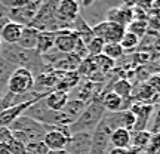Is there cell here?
<instances>
[{
	"label": "cell",
	"mask_w": 160,
	"mask_h": 154,
	"mask_svg": "<svg viewBox=\"0 0 160 154\" xmlns=\"http://www.w3.org/2000/svg\"><path fill=\"white\" fill-rule=\"evenodd\" d=\"M2 46H3V42H2V39H0V51H2Z\"/></svg>",
	"instance_id": "obj_34"
},
{
	"label": "cell",
	"mask_w": 160,
	"mask_h": 154,
	"mask_svg": "<svg viewBox=\"0 0 160 154\" xmlns=\"http://www.w3.org/2000/svg\"><path fill=\"white\" fill-rule=\"evenodd\" d=\"M126 31H129L132 34H135L138 39H141L147 34L148 31V25H147V21H138V19H133L128 27H126Z\"/></svg>",
	"instance_id": "obj_24"
},
{
	"label": "cell",
	"mask_w": 160,
	"mask_h": 154,
	"mask_svg": "<svg viewBox=\"0 0 160 154\" xmlns=\"http://www.w3.org/2000/svg\"><path fill=\"white\" fill-rule=\"evenodd\" d=\"M8 129H9L13 139H17L18 142L25 145V144L33 142V141H43L45 135L49 131H52L53 127L42 125L39 122H36V120L22 114L19 116Z\"/></svg>",
	"instance_id": "obj_1"
},
{
	"label": "cell",
	"mask_w": 160,
	"mask_h": 154,
	"mask_svg": "<svg viewBox=\"0 0 160 154\" xmlns=\"http://www.w3.org/2000/svg\"><path fill=\"white\" fill-rule=\"evenodd\" d=\"M48 151L43 141H33L24 145V154H48Z\"/></svg>",
	"instance_id": "obj_26"
},
{
	"label": "cell",
	"mask_w": 160,
	"mask_h": 154,
	"mask_svg": "<svg viewBox=\"0 0 160 154\" xmlns=\"http://www.w3.org/2000/svg\"><path fill=\"white\" fill-rule=\"evenodd\" d=\"M70 137L71 135H70L67 127H53L52 131H49L45 135L43 142L49 151H59V150L67 148Z\"/></svg>",
	"instance_id": "obj_8"
},
{
	"label": "cell",
	"mask_w": 160,
	"mask_h": 154,
	"mask_svg": "<svg viewBox=\"0 0 160 154\" xmlns=\"http://www.w3.org/2000/svg\"><path fill=\"white\" fill-rule=\"evenodd\" d=\"M48 154H70L67 150H59V151H48Z\"/></svg>",
	"instance_id": "obj_32"
},
{
	"label": "cell",
	"mask_w": 160,
	"mask_h": 154,
	"mask_svg": "<svg viewBox=\"0 0 160 154\" xmlns=\"http://www.w3.org/2000/svg\"><path fill=\"white\" fill-rule=\"evenodd\" d=\"M95 99L99 101V104L102 105L107 113H119V111H123V110H129L132 102H133V98L122 99L117 93H114L113 91H108V89L102 91L101 97L95 98Z\"/></svg>",
	"instance_id": "obj_6"
},
{
	"label": "cell",
	"mask_w": 160,
	"mask_h": 154,
	"mask_svg": "<svg viewBox=\"0 0 160 154\" xmlns=\"http://www.w3.org/2000/svg\"><path fill=\"white\" fill-rule=\"evenodd\" d=\"M111 91L114 92V93H117L122 99H129V98H132V91H133V87H132L129 80L120 79L113 85V89H111Z\"/></svg>",
	"instance_id": "obj_21"
},
{
	"label": "cell",
	"mask_w": 160,
	"mask_h": 154,
	"mask_svg": "<svg viewBox=\"0 0 160 154\" xmlns=\"http://www.w3.org/2000/svg\"><path fill=\"white\" fill-rule=\"evenodd\" d=\"M68 99H70V93L55 89V91H51L43 98V104L49 110H52V111H59L67 104Z\"/></svg>",
	"instance_id": "obj_14"
},
{
	"label": "cell",
	"mask_w": 160,
	"mask_h": 154,
	"mask_svg": "<svg viewBox=\"0 0 160 154\" xmlns=\"http://www.w3.org/2000/svg\"><path fill=\"white\" fill-rule=\"evenodd\" d=\"M28 2H34V3H40V5H43L46 0H28Z\"/></svg>",
	"instance_id": "obj_33"
},
{
	"label": "cell",
	"mask_w": 160,
	"mask_h": 154,
	"mask_svg": "<svg viewBox=\"0 0 160 154\" xmlns=\"http://www.w3.org/2000/svg\"><path fill=\"white\" fill-rule=\"evenodd\" d=\"M39 30L33 28V27H24L22 33H21V37L18 40L17 45L19 47H22L25 51H34L36 45H37V39H39Z\"/></svg>",
	"instance_id": "obj_15"
},
{
	"label": "cell",
	"mask_w": 160,
	"mask_h": 154,
	"mask_svg": "<svg viewBox=\"0 0 160 154\" xmlns=\"http://www.w3.org/2000/svg\"><path fill=\"white\" fill-rule=\"evenodd\" d=\"M40 3H34V2H27V5H24L19 9H13V11H6L8 19L18 22L22 27H28L31 21L34 19L36 13L40 9Z\"/></svg>",
	"instance_id": "obj_7"
},
{
	"label": "cell",
	"mask_w": 160,
	"mask_h": 154,
	"mask_svg": "<svg viewBox=\"0 0 160 154\" xmlns=\"http://www.w3.org/2000/svg\"><path fill=\"white\" fill-rule=\"evenodd\" d=\"M34 86V76L33 73L27 68H21L18 67L12 71L11 77L8 80V86H6V92H11L13 95H24L33 91Z\"/></svg>",
	"instance_id": "obj_3"
},
{
	"label": "cell",
	"mask_w": 160,
	"mask_h": 154,
	"mask_svg": "<svg viewBox=\"0 0 160 154\" xmlns=\"http://www.w3.org/2000/svg\"><path fill=\"white\" fill-rule=\"evenodd\" d=\"M55 15L58 22L61 24V30H73V24L80 17L79 0H59Z\"/></svg>",
	"instance_id": "obj_4"
},
{
	"label": "cell",
	"mask_w": 160,
	"mask_h": 154,
	"mask_svg": "<svg viewBox=\"0 0 160 154\" xmlns=\"http://www.w3.org/2000/svg\"><path fill=\"white\" fill-rule=\"evenodd\" d=\"M105 113L107 111L104 110V107L99 104L98 99L88 102L83 113L67 127L70 135H73V133H92L98 126V123L102 120Z\"/></svg>",
	"instance_id": "obj_2"
},
{
	"label": "cell",
	"mask_w": 160,
	"mask_h": 154,
	"mask_svg": "<svg viewBox=\"0 0 160 154\" xmlns=\"http://www.w3.org/2000/svg\"><path fill=\"white\" fill-rule=\"evenodd\" d=\"M104 43L102 40L97 39V37H93V39L86 45V51H88V57H98V55H101L102 53V47H104Z\"/></svg>",
	"instance_id": "obj_27"
},
{
	"label": "cell",
	"mask_w": 160,
	"mask_h": 154,
	"mask_svg": "<svg viewBox=\"0 0 160 154\" xmlns=\"http://www.w3.org/2000/svg\"><path fill=\"white\" fill-rule=\"evenodd\" d=\"M17 68V67H13L12 64L6 62L3 58L0 57V93L3 95L6 92V86H8V80L11 77L12 71Z\"/></svg>",
	"instance_id": "obj_20"
},
{
	"label": "cell",
	"mask_w": 160,
	"mask_h": 154,
	"mask_svg": "<svg viewBox=\"0 0 160 154\" xmlns=\"http://www.w3.org/2000/svg\"><path fill=\"white\" fill-rule=\"evenodd\" d=\"M53 40H55V33H48V31H40L39 39H37V45H36L34 51L42 55H46L51 51H53Z\"/></svg>",
	"instance_id": "obj_17"
},
{
	"label": "cell",
	"mask_w": 160,
	"mask_h": 154,
	"mask_svg": "<svg viewBox=\"0 0 160 154\" xmlns=\"http://www.w3.org/2000/svg\"><path fill=\"white\" fill-rule=\"evenodd\" d=\"M110 147L129 150L131 148V132L123 129V127L114 129L110 135Z\"/></svg>",
	"instance_id": "obj_16"
},
{
	"label": "cell",
	"mask_w": 160,
	"mask_h": 154,
	"mask_svg": "<svg viewBox=\"0 0 160 154\" xmlns=\"http://www.w3.org/2000/svg\"><path fill=\"white\" fill-rule=\"evenodd\" d=\"M105 154H131V151L125 148H113V147H110Z\"/></svg>",
	"instance_id": "obj_30"
},
{
	"label": "cell",
	"mask_w": 160,
	"mask_h": 154,
	"mask_svg": "<svg viewBox=\"0 0 160 154\" xmlns=\"http://www.w3.org/2000/svg\"><path fill=\"white\" fill-rule=\"evenodd\" d=\"M85 107H86V104L83 102V101L76 99V98H70L68 101H67V104L61 108V111H62L64 114L71 120V123H73V122H74V120L77 119L82 113H83Z\"/></svg>",
	"instance_id": "obj_18"
},
{
	"label": "cell",
	"mask_w": 160,
	"mask_h": 154,
	"mask_svg": "<svg viewBox=\"0 0 160 154\" xmlns=\"http://www.w3.org/2000/svg\"><path fill=\"white\" fill-rule=\"evenodd\" d=\"M77 33L74 30H59L55 33L53 47L61 53H73L77 43Z\"/></svg>",
	"instance_id": "obj_10"
},
{
	"label": "cell",
	"mask_w": 160,
	"mask_h": 154,
	"mask_svg": "<svg viewBox=\"0 0 160 154\" xmlns=\"http://www.w3.org/2000/svg\"><path fill=\"white\" fill-rule=\"evenodd\" d=\"M93 37L102 40L104 43H119L120 39L123 37L126 28L119 24L110 22V21H101L91 27Z\"/></svg>",
	"instance_id": "obj_5"
},
{
	"label": "cell",
	"mask_w": 160,
	"mask_h": 154,
	"mask_svg": "<svg viewBox=\"0 0 160 154\" xmlns=\"http://www.w3.org/2000/svg\"><path fill=\"white\" fill-rule=\"evenodd\" d=\"M153 135L148 131H132L131 132V148L132 150H145L150 144Z\"/></svg>",
	"instance_id": "obj_19"
},
{
	"label": "cell",
	"mask_w": 160,
	"mask_h": 154,
	"mask_svg": "<svg viewBox=\"0 0 160 154\" xmlns=\"http://www.w3.org/2000/svg\"><path fill=\"white\" fill-rule=\"evenodd\" d=\"M123 49L120 47L119 43H105L102 47V55L107 57L111 61H116V59H120L123 57Z\"/></svg>",
	"instance_id": "obj_23"
},
{
	"label": "cell",
	"mask_w": 160,
	"mask_h": 154,
	"mask_svg": "<svg viewBox=\"0 0 160 154\" xmlns=\"http://www.w3.org/2000/svg\"><path fill=\"white\" fill-rule=\"evenodd\" d=\"M135 123H137V119H135V114L132 113L131 110L120 111V127L132 132L135 129Z\"/></svg>",
	"instance_id": "obj_25"
},
{
	"label": "cell",
	"mask_w": 160,
	"mask_h": 154,
	"mask_svg": "<svg viewBox=\"0 0 160 154\" xmlns=\"http://www.w3.org/2000/svg\"><path fill=\"white\" fill-rule=\"evenodd\" d=\"M80 3V7H89L95 3V0H79Z\"/></svg>",
	"instance_id": "obj_31"
},
{
	"label": "cell",
	"mask_w": 160,
	"mask_h": 154,
	"mask_svg": "<svg viewBox=\"0 0 160 154\" xmlns=\"http://www.w3.org/2000/svg\"><path fill=\"white\" fill-rule=\"evenodd\" d=\"M22 25L13 21H6L2 27H0V39L5 45H17L21 33H22Z\"/></svg>",
	"instance_id": "obj_13"
},
{
	"label": "cell",
	"mask_w": 160,
	"mask_h": 154,
	"mask_svg": "<svg viewBox=\"0 0 160 154\" xmlns=\"http://www.w3.org/2000/svg\"><path fill=\"white\" fill-rule=\"evenodd\" d=\"M70 154H89L91 153V133H73L67 144Z\"/></svg>",
	"instance_id": "obj_11"
},
{
	"label": "cell",
	"mask_w": 160,
	"mask_h": 154,
	"mask_svg": "<svg viewBox=\"0 0 160 154\" xmlns=\"http://www.w3.org/2000/svg\"><path fill=\"white\" fill-rule=\"evenodd\" d=\"M119 45H120V47L123 49L125 53L126 52H132L138 47V45H139V39H138L135 34L129 33V31H125V34H123V37L120 39Z\"/></svg>",
	"instance_id": "obj_22"
},
{
	"label": "cell",
	"mask_w": 160,
	"mask_h": 154,
	"mask_svg": "<svg viewBox=\"0 0 160 154\" xmlns=\"http://www.w3.org/2000/svg\"><path fill=\"white\" fill-rule=\"evenodd\" d=\"M28 0H0V6L5 11H13V9H19L24 5H27Z\"/></svg>",
	"instance_id": "obj_28"
},
{
	"label": "cell",
	"mask_w": 160,
	"mask_h": 154,
	"mask_svg": "<svg viewBox=\"0 0 160 154\" xmlns=\"http://www.w3.org/2000/svg\"><path fill=\"white\" fill-rule=\"evenodd\" d=\"M105 21L119 24V25H122V27L126 28V27L133 21V12H132L131 7H126V6L111 7V9H108V12H107Z\"/></svg>",
	"instance_id": "obj_12"
},
{
	"label": "cell",
	"mask_w": 160,
	"mask_h": 154,
	"mask_svg": "<svg viewBox=\"0 0 160 154\" xmlns=\"http://www.w3.org/2000/svg\"><path fill=\"white\" fill-rule=\"evenodd\" d=\"M2 97H3V95H2V93H0V101H2Z\"/></svg>",
	"instance_id": "obj_35"
},
{
	"label": "cell",
	"mask_w": 160,
	"mask_h": 154,
	"mask_svg": "<svg viewBox=\"0 0 160 154\" xmlns=\"http://www.w3.org/2000/svg\"><path fill=\"white\" fill-rule=\"evenodd\" d=\"M137 7L150 11L151 7H157V0H137Z\"/></svg>",
	"instance_id": "obj_29"
},
{
	"label": "cell",
	"mask_w": 160,
	"mask_h": 154,
	"mask_svg": "<svg viewBox=\"0 0 160 154\" xmlns=\"http://www.w3.org/2000/svg\"><path fill=\"white\" fill-rule=\"evenodd\" d=\"M129 110L135 114V119H137L133 131H147L150 123V117L156 111V105L144 104V102H132Z\"/></svg>",
	"instance_id": "obj_9"
}]
</instances>
